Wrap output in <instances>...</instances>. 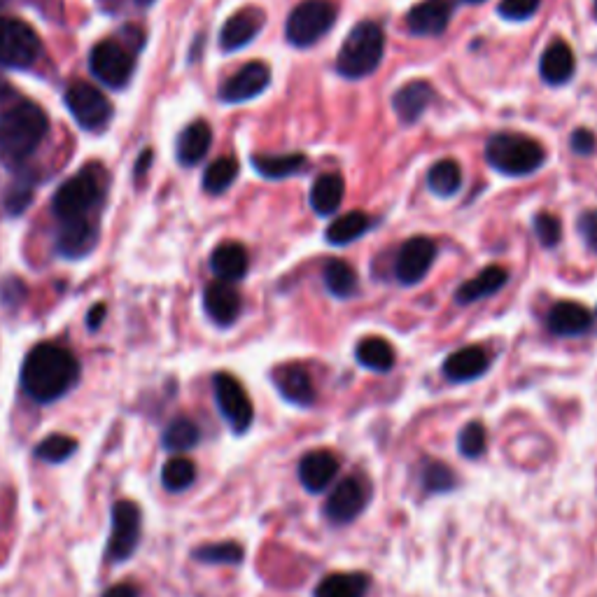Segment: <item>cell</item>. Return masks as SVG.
<instances>
[{
	"label": "cell",
	"mask_w": 597,
	"mask_h": 597,
	"mask_svg": "<svg viewBox=\"0 0 597 597\" xmlns=\"http://www.w3.org/2000/svg\"><path fill=\"white\" fill-rule=\"evenodd\" d=\"M77 381H80V362L68 348L56 343L35 346L21 367V388L38 404H52L68 395Z\"/></svg>",
	"instance_id": "6da1fadb"
},
{
	"label": "cell",
	"mask_w": 597,
	"mask_h": 597,
	"mask_svg": "<svg viewBox=\"0 0 597 597\" xmlns=\"http://www.w3.org/2000/svg\"><path fill=\"white\" fill-rule=\"evenodd\" d=\"M49 131L45 110L35 103H17L0 112V161L17 168L33 157Z\"/></svg>",
	"instance_id": "7a4b0ae2"
},
{
	"label": "cell",
	"mask_w": 597,
	"mask_h": 597,
	"mask_svg": "<svg viewBox=\"0 0 597 597\" xmlns=\"http://www.w3.org/2000/svg\"><path fill=\"white\" fill-rule=\"evenodd\" d=\"M105 185H108V173L103 166L89 164L84 166L80 173H75L73 178L63 182L56 189L52 199L54 217L59 222L70 220H87L98 203H101L105 194Z\"/></svg>",
	"instance_id": "3957f363"
},
{
	"label": "cell",
	"mask_w": 597,
	"mask_h": 597,
	"mask_svg": "<svg viewBox=\"0 0 597 597\" xmlns=\"http://www.w3.org/2000/svg\"><path fill=\"white\" fill-rule=\"evenodd\" d=\"M385 54V33L376 21H360L343 40L336 56V70L348 80H362L374 73Z\"/></svg>",
	"instance_id": "277c9868"
},
{
	"label": "cell",
	"mask_w": 597,
	"mask_h": 597,
	"mask_svg": "<svg viewBox=\"0 0 597 597\" xmlns=\"http://www.w3.org/2000/svg\"><path fill=\"white\" fill-rule=\"evenodd\" d=\"M488 164L509 178L532 175L544 166L546 150L535 138L523 133H495L486 145Z\"/></svg>",
	"instance_id": "5b68a950"
},
{
	"label": "cell",
	"mask_w": 597,
	"mask_h": 597,
	"mask_svg": "<svg viewBox=\"0 0 597 597\" xmlns=\"http://www.w3.org/2000/svg\"><path fill=\"white\" fill-rule=\"evenodd\" d=\"M336 21V5L332 0H304L294 7L285 24V35L294 47H311Z\"/></svg>",
	"instance_id": "8992f818"
},
{
	"label": "cell",
	"mask_w": 597,
	"mask_h": 597,
	"mask_svg": "<svg viewBox=\"0 0 597 597\" xmlns=\"http://www.w3.org/2000/svg\"><path fill=\"white\" fill-rule=\"evenodd\" d=\"M140 532H143V514H140L138 504L119 500L112 507V532L108 549H105V560L115 565L126 563L138 549Z\"/></svg>",
	"instance_id": "52a82bcc"
},
{
	"label": "cell",
	"mask_w": 597,
	"mask_h": 597,
	"mask_svg": "<svg viewBox=\"0 0 597 597\" xmlns=\"http://www.w3.org/2000/svg\"><path fill=\"white\" fill-rule=\"evenodd\" d=\"M40 56V38L26 21L0 17V66L28 68Z\"/></svg>",
	"instance_id": "ba28073f"
},
{
	"label": "cell",
	"mask_w": 597,
	"mask_h": 597,
	"mask_svg": "<svg viewBox=\"0 0 597 597\" xmlns=\"http://www.w3.org/2000/svg\"><path fill=\"white\" fill-rule=\"evenodd\" d=\"M213 390L217 409H220L222 418L227 420L231 430L236 434L248 432L252 420H255V409H252V402L241 381L222 371V374H215L213 378Z\"/></svg>",
	"instance_id": "9c48e42d"
},
{
	"label": "cell",
	"mask_w": 597,
	"mask_h": 597,
	"mask_svg": "<svg viewBox=\"0 0 597 597\" xmlns=\"http://www.w3.org/2000/svg\"><path fill=\"white\" fill-rule=\"evenodd\" d=\"M66 105L70 115L75 117V122L80 124L82 129L89 131L103 129L112 115V105L108 98H105L94 84L87 82L70 84L66 89Z\"/></svg>",
	"instance_id": "30bf717a"
},
{
	"label": "cell",
	"mask_w": 597,
	"mask_h": 597,
	"mask_svg": "<svg viewBox=\"0 0 597 597\" xmlns=\"http://www.w3.org/2000/svg\"><path fill=\"white\" fill-rule=\"evenodd\" d=\"M89 68L98 82L122 89L133 75V56L115 40H103L91 49Z\"/></svg>",
	"instance_id": "8fae6325"
},
{
	"label": "cell",
	"mask_w": 597,
	"mask_h": 597,
	"mask_svg": "<svg viewBox=\"0 0 597 597\" xmlns=\"http://www.w3.org/2000/svg\"><path fill=\"white\" fill-rule=\"evenodd\" d=\"M434 257H437V245H434L432 238H409V241L402 245V250H399L395 262V273L399 283L418 285L420 280L427 276V271H430Z\"/></svg>",
	"instance_id": "7c38bea8"
},
{
	"label": "cell",
	"mask_w": 597,
	"mask_h": 597,
	"mask_svg": "<svg viewBox=\"0 0 597 597\" xmlns=\"http://www.w3.org/2000/svg\"><path fill=\"white\" fill-rule=\"evenodd\" d=\"M271 84V70L262 61H250L222 84L220 98L224 103H245L264 94Z\"/></svg>",
	"instance_id": "4fadbf2b"
},
{
	"label": "cell",
	"mask_w": 597,
	"mask_h": 597,
	"mask_svg": "<svg viewBox=\"0 0 597 597\" xmlns=\"http://www.w3.org/2000/svg\"><path fill=\"white\" fill-rule=\"evenodd\" d=\"M367 500V486H364L357 476H350V479H343L339 486L332 490L325 507V516L334 525H346L362 514L364 507H367Z\"/></svg>",
	"instance_id": "5bb4252c"
},
{
	"label": "cell",
	"mask_w": 597,
	"mask_h": 597,
	"mask_svg": "<svg viewBox=\"0 0 597 597\" xmlns=\"http://www.w3.org/2000/svg\"><path fill=\"white\" fill-rule=\"evenodd\" d=\"M264 12L259 7H243L224 21L220 33V47L224 52H236L252 42L264 26Z\"/></svg>",
	"instance_id": "9a60e30c"
},
{
	"label": "cell",
	"mask_w": 597,
	"mask_h": 597,
	"mask_svg": "<svg viewBox=\"0 0 597 597\" xmlns=\"http://www.w3.org/2000/svg\"><path fill=\"white\" fill-rule=\"evenodd\" d=\"M271 378H273V385H276V390L290 404H297V406L315 404L318 392H315L313 378L304 367H299V364H283V367L273 369Z\"/></svg>",
	"instance_id": "2e32d148"
},
{
	"label": "cell",
	"mask_w": 597,
	"mask_h": 597,
	"mask_svg": "<svg viewBox=\"0 0 597 597\" xmlns=\"http://www.w3.org/2000/svg\"><path fill=\"white\" fill-rule=\"evenodd\" d=\"M203 306H206L208 318L220 327H229L234 325L241 315L243 301L238 290H234L229 283L224 280H217V283H210L203 292Z\"/></svg>",
	"instance_id": "e0dca14e"
},
{
	"label": "cell",
	"mask_w": 597,
	"mask_h": 597,
	"mask_svg": "<svg viewBox=\"0 0 597 597\" xmlns=\"http://www.w3.org/2000/svg\"><path fill=\"white\" fill-rule=\"evenodd\" d=\"M339 474V460L332 451H311L299 462V481L308 493H322Z\"/></svg>",
	"instance_id": "ac0fdd59"
},
{
	"label": "cell",
	"mask_w": 597,
	"mask_h": 597,
	"mask_svg": "<svg viewBox=\"0 0 597 597\" xmlns=\"http://www.w3.org/2000/svg\"><path fill=\"white\" fill-rule=\"evenodd\" d=\"M451 0H423L406 14V24L416 35H441L451 21Z\"/></svg>",
	"instance_id": "d6986e66"
},
{
	"label": "cell",
	"mask_w": 597,
	"mask_h": 597,
	"mask_svg": "<svg viewBox=\"0 0 597 597\" xmlns=\"http://www.w3.org/2000/svg\"><path fill=\"white\" fill-rule=\"evenodd\" d=\"M490 367V357L481 346H467L446 357L444 376L453 383H467L481 378Z\"/></svg>",
	"instance_id": "ffe728a7"
},
{
	"label": "cell",
	"mask_w": 597,
	"mask_h": 597,
	"mask_svg": "<svg viewBox=\"0 0 597 597\" xmlns=\"http://www.w3.org/2000/svg\"><path fill=\"white\" fill-rule=\"evenodd\" d=\"M577 70V59H574L572 47L565 40H553L539 61V73L542 80L551 87H560V84L570 82Z\"/></svg>",
	"instance_id": "44dd1931"
},
{
	"label": "cell",
	"mask_w": 597,
	"mask_h": 597,
	"mask_svg": "<svg viewBox=\"0 0 597 597\" xmlns=\"http://www.w3.org/2000/svg\"><path fill=\"white\" fill-rule=\"evenodd\" d=\"M434 98V89L430 82L416 80L404 84L402 89H397V94L392 96V108H395L399 122L404 124H416L420 117L425 115V110L430 108Z\"/></svg>",
	"instance_id": "7402d4cb"
},
{
	"label": "cell",
	"mask_w": 597,
	"mask_h": 597,
	"mask_svg": "<svg viewBox=\"0 0 597 597\" xmlns=\"http://www.w3.org/2000/svg\"><path fill=\"white\" fill-rule=\"evenodd\" d=\"M248 250L245 245L236 241H224L217 245L210 255V269L224 283H234V280H241L245 273H248Z\"/></svg>",
	"instance_id": "603a6c76"
},
{
	"label": "cell",
	"mask_w": 597,
	"mask_h": 597,
	"mask_svg": "<svg viewBox=\"0 0 597 597\" xmlns=\"http://www.w3.org/2000/svg\"><path fill=\"white\" fill-rule=\"evenodd\" d=\"M593 325V315L577 301H558L549 313V329L556 336H581Z\"/></svg>",
	"instance_id": "cb8c5ba5"
},
{
	"label": "cell",
	"mask_w": 597,
	"mask_h": 597,
	"mask_svg": "<svg viewBox=\"0 0 597 597\" xmlns=\"http://www.w3.org/2000/svg\"><path fill=\"white\" fill-rule=\"evenodd\" d=\"M96 245V224L89 220H70L61 222L56 248L66 257H82Z\"/></svg>",
	"instance_id": "d4e9b609"
},
{
	"label": "cell",
	"mask_w": 597,
	"mask_h": 597,
	"mask_svg": "<svg viewBox=\"0 0 597 597\" xmlns=\"http://www.w3.org/2000/svg\"><path fill=\"white\" fill-rule=\"evenodd\" d=\"M210 143H213V129H210L208 122H194L189 124L185 131L180 133L178 138V161L182 166H196L201 159H206L210 150Z\"/></svg>",
	"instance_id": "484cf974"
},
{
	"label": "cell",
	"mask_w": 597,
	"mask_h": 597,
	"mask_svg": "<svg viewBox=\"0 0 597 597\" xmlns=\"http://www.w3.org/2000/svg\"><path fill=\"white\" fill-rule=\"evenodd\" d=\"M509 280V273L502 269V266H486L479 276L467 280L465 285H460L458 294H455V299L460 301V304H472V301H479V299H486L490 294L500 292L504 285H507Z\"/></svg>",
	"instance_id": "4316f807"
},
{
	"label": "cell",
	"mask_w": 597,
	"mask_h": 597,
	"mask_svg": "<svg viewBox=\"0 0 597 597\" xmlns=\"http://www.w3.org/2000/svg\"><path fill=\"white\" fill-rule=\"evenodd\" d=\"M371 586L369 574L336 572L329 574L315 588V597H364Z\"/></svg>",
	"instance_id": "83f0119b"
},
{
	"label": "cell",
	"mask_w": 597,
	"mask_h": 597,
	"mask_svg": "<svg viewBox=\"0 0 597 597\" xmlns=\"http://www.w3.org/2000/svg\"><path fill=\"white\" fill-rule=\"evenodd\" d=\"M355 357L364 369L378 371V374H388L397 362L395 348L390 346V341L381 339V336H367V339L357 343Z\"/></svg>",
	"instance_id": "f1b7e54d"
},
{
	"label": "cell",
	"mask_w": 597,
	"mask_h": 597,
	"mask_svg": "<svg viewBox=\"0 0 597 597\" xmlns=\"http://www.w3.org/2000/svg\"><path fill=\"white\" fill-rule=\"evenodd\" d=\"M308 164L306 154L294 152V154H255L252 157V166L259 175L269 180H285L290 175L304 171Z\"/></svg>",
	"instance_id": "f546056e"
},
{
	"label": "cell",
	"mask_w": 597,
	"mask_h": 597,
	"mask_svg": "<svg viewBox=\"0 0 597 597\" xmlns=\"http://www.w3.org/2000/svg\"><path fill=\"white\" fill-rule=\"evenodd\" d=\"M343 192H346V185H343L341 175L336 173L320 175V178L313 182V189H311V206L315 213L325 217L334 215L343 201Z\"/></svg>",
	"instance_id": "4dcf8cb0"
},
{
	"label": "cell",
	"mask_w": 597,
	"mask_h": 597,
	"mask_svg": "<svg viewBox=\"0 0 597 597\" xmlns=\"http://www.w3.org/2000/svg\"><path fill=\"white\" fill-rule=\"evenodd\" d=\"M371 227V220L367 213H360V210H350V213L336 217V220L329 224L325 231V238L332 245H348L357 241V238L367 234Z\"/></svg>",
	"instance_id": "1f68e13d"
},
{
	"label": "cell",
	"mask_w": 597,
	"mask_h": 597,
	"mask_svg": "<svg viewBox=\"0 0 597 597\" xmlns=\"http://www.w3.org/2000/svg\"><path fill=\"white\" fill-rule=\"evenodd\" d=\"M462 185V171L458 166V161L453 159H441L430 168L427 173V187L432 189L434 194L441 196V199H448L458 192Z\"/></svg>",
	"instance_id": "d6a6232c"
},
{
	"label": "cell",
	"mask_w": 597,
	"mask_h": 597,
	"mask_svg": "<svg viewBox=\"0 0 597 597\" xmlns=\"http://www.w3.org/2000/svg\"><path fill=\"white\" fill-rule=\"evenodd\" d=\"M201 441V432L196 427L194 420L189 418H175L171 425L164 430V437H161V444H164L166 451L173 453H187Z\"/></svg>",
	"instance_id": "836d02e7"
},
{
	"label": "cell",
	"mask_w": 597,
	"mask_h": 597,
	"mask_svg": "<svg viewBox=\"0 0 597 597\" xmlns=\"http://www.w3.org/2000/svg\"><path fill=\"white\" fill-rule=\"evenodd\" d=\"M325 285L334 297L348 299L357 292V273L343 259H329L325 264Z\"/></svg>",
	"instance_id": "e575fe53"
},
{
	"label": "cell",
	"mask_w": 597,
	"mask_h": 597,
	"mask_svg": "<svg viewBox=\"0 0 597 597\" xmlns=\"http://www.w3.org/2000/svg\"><path fill=\"white\" fill-rule=\"evenodd\" d=\"M196 479V467L192 460L187 458H171L161 469V486H164L168 493H182L192 486Z\"/></svg>",
	"instance_id": "d590c367"
},
{
	"label": "cell",
	"mask_w": 597,
	"mask_h": 597,
	"mask_svg": "<svg viewBox=\"0 0 597 597\" xmlns=\"http://www.w3.org/2000/svg\"><path fill=\"white\" fill-rule=\"evenodd\" d=\"M238 175V161L234 157H220L208 166L206 175H203V189L208 194H222L234 185Z\"/></svg>",
	"instance_id": "8d00e7d4"
},
{
	"label": "cell",
	"mask_w": 597,
	"mask_h": 597,
	"mask_svg": "<svg viewBox=\"0 0 597 597\" xmlns=\"http://www.w3.org/2000/svg\"><path fill=\"white\" fill-rule=\"evenodd\" d=\"M243 546L236 542H220L208 544L194 551V560L206 565H241L243 563Z\"/></svg>",
	"instance_id": "74e56055"
},
{
	"label": "cell",
	"mask_w": 597,
	"mask_h": 597,
	"mask_svg": "<svg viewBox=\"0 0 597 597\" xmlns=\"http://www.w3.org/2000/svg\"><path fill=\"white\" fill-rule=\"evenodd\" d=\"M75 451H77V441L73 437H66V434H52V437L42 439L40 444L35 446V458L42 462H49V465H61V462H66Z\"/></svg>",
	"instance_id": "f35d334b"
},
{
	"label": "cell",
	"mask_w": 597,
	"mask_h": 597,
	"mask_svg": "<svg viewBox=\"0 0 597 597\" xmlns=\"http://www.w3.org/2000/svg\"><path fill=\"white\" fill-rule=\"evenodd\" d=\"M455 474L453 469L444 462H425L423 467V488L427 493H451L455 488Z\"/></svg>",
	"instance_id": "ab89813d"
},
{
	"label": "cell",
	"mask_w": 597,
	"mask_h": 597,
	"mask_svg": "<svg viewBox=\"0 0 597 597\" xmlns=\"http://www.w3.org/2000/svg\"><path fill=\"white\" fill-rule=\"evenodd\" d=\"M486 446H488V434H486V427H483V423H469L462 427V432L458 437V448L465 458H469V460L481 458V455L486 453Z\"/></svg>",
	"instance_id": "60d3db41"
},
{
	"label": "cell",
	"mask_w": 597,
	"mask_h": 597,
	"mask_svg": "<svg viewBox=\"0 0 597 597\" xmlns=\"http://www.w3.org/2000/svg\"><path fill=\"white\" fill-rule=\"evenodd\" d=\"M535 234L546 248H556L560 238H563V224H560L556 215L539 213L535 217Z\"/></svg>",
	"instance_id": "b9f144b4"
},
{
	"label": "cell",
	"mask_w": 597,
	"mask_h": 597,
	"mask_svg": "<svg viewBox=\"0 0 597 597\" xmlns=\"http://www.w3.org/2000/svg\"><path fill=\"white\" fill-rule=\"evenodd\" d=\"M539 5H542V0H502L497 12H500V17L509 21H525L535 17Z\"/></svg>",
	"instance_id": "7bdbcfd3"
},
{
	"label": "cell",
	"mask_w": 597,
	"mask_h": 597,
	"mask_svg": "<svg viewBox=\"0 0 597 597\" xmlns=\"http://www.w3.org/2000/svg\"><path fill=\"white\" fill-rule=\"evenodd\" d=\"M579 231L588 243V248L597 252V210H588L579 217Z\"/></svg>",
	"instance_id": "ee69618b"
},
{
	"label": "cell",
	"mask_w": 597,
	"mask_h": 597,
	"mask_svg": "<svg viewBox=\"0 0 597 597\" xmlns=\"http://www.w3.org/2000/svg\"><path fill=\"white\" fill-rule=\"evenodd\" d=\"M572 150L581 154V157H588V154L595 152V133L588 129H577L570 138Z\"/></svg>",
	"instance_id": "f6af8a7d"
},
{
	"label": "cell",
	"mask_w": 597,
	"mask_h": 597,
	"mask_svg": "<svg viewBox=\"0 0 597 597\" xmlns=\"http://www.w3.org/2000/svg\"><path fill=\"white\" fill-rule=\"evenodd\" d=\"M138 595L140 591L133 584H117L103 593V597H138Z\"/></svg>",
	"instance_id": "bcb514c9"
},
{
	"label": "cell",
	"mask_w": 597,
	"mask_h": 597,
	"mask_svg": "<svg viewBox=\"0 0 597 597\" xmlns=\"http://www.w3.org/2000/svg\"><path fill=\"white\" fill-rule=\"evenodd\" d=\"M103 318H105V306H103V304L94 306V308H91V311H89V315H87V327H89V329H98V327H101Z\"/></svg>",
	"instance_id": "7dc6e473"
},
{
	"label": "cell",
	"mask_w": 597,
	"mask_h": 597,
	"mask_svg": "<svg viewBox=\"0 0 597 597\" xmlns=\"http://www.w3.org/2000/svg\"><path fill=\"white\" fill-rule=\"evenodd\" d=\"M152 164V152H145L143 157H140V161H138V166H136V178H140V175H143V171L147 166Z\"/></svg>",
	"instance_id": "c3c4849f"
},
{
	"label": "cell",
	"mask_w": 597,
	"mask_h": 597,
	"mask_svg": "<svg viewBox=\"0 0 597 597\" xmlns=\"http://www.w3.org/2000/svg\"><path fill=\"white\" fill-rule=\"evenodd\" d=\"M469 3H483V0H469Z\"/></svg>",
	"instance_id": "681fc988"
},
{
	"label": "cell",
	"mask_w": 597,
	"mask_h": 597,
	"mask_svg": "<svg viewBox=\"0 0 597 597\" xmlns=\"http://www.w3.org/2000/svg\"><path fill=\"white\" fill-rule=\"evenodd\" d=\"M595 17H597V0H595Z\"/></svg>",
	"instance_id": "f907efd6"
},
{
	"label": "cell",
	"mask_w": 597,
	"mask_h": 597,
	"mask_svg": "<svg viewBox=\"0 0 597 597\" xmlns=\"http://www.w3.org/2000/svg\"><path fill=\"white\" fill-rule=\"evenodd\" d=\"M5 3H7V0H0V5H5Z\"/></svg>",
	"instance_id": "816d5d0a"
}]
</instances>
